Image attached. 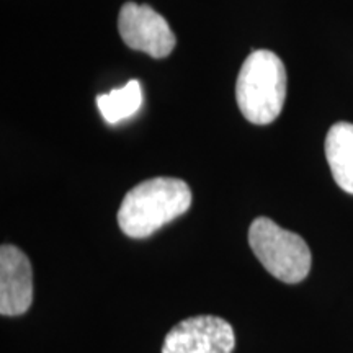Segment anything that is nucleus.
<instances>
[{"label": "nucleus", "instance_id": "obj_1", "mask_svg": "<svg viewBox=\"0 0 353 353\" xmlns=\"http://www.w3.org/2000/svg\"><path fill=\"white\" fill-rule=\"evenodd\" d=\"M190 206L192 190L183 180L156 176L126 193L118 210V224L128 237L144 239L187 213Z\"/></svg>", "mask_w": 353, "mask_h": 353}, {"label": "nucleus", "instance_id": "obj_6", "mask_svg": "<svg viewBox=\"0 0 353 353\" xmlns=\"http://www.w3.org/2000/svg\"><path fill=\"white\" fill-rule=\"evenodd\" d=\"M33 303V270L15 245L0 249V314L21 316Z\"/></svg>", "mask_w": 353, "mask_h": 353}, {"label": "nucleus", "instance_id": "obj_2", "mask_svg": "<svg viewBox=\"0 0 353 353\" xmlns=\"http://www.w3.org/2000/svg\"><path fill=\"white\" fill-rule=\"evenodd\" d=\"M236 99L242 117L254 125H268L281 113L286 99V69L275 52H250L239 70Z\"/></svg>", "mask_w": 353, "mask_h": 353}, {"label": "nucleus", "instance_id": "obj_7", "mask_svg": "<svg viewBox=\"0 0 353 353\" xmlns=\"http://www.w3.org/2000/svg\"><path fill=\"white\" fill-rule=\"evenodd\" d=\"M325 159L335 183L353 195V125L335 123L325 138Z\"/></svg>", "mask_w": 353, "mask_h": 353}, {"label": "nucleus", "instance_id": "obj_5", "mask_svg": "<svg viewBox=\"0 0 353 353\" xmlns=\"http://www.w3.org/2000/svg\"><path fill=\"white\" fill-rule=\"evenodd\" d=\"M236 345L232 325L218 316L188 317L165 335L162 353H231Z\"/></svg>", "mask_w": 353, "mask_h": 353}, {"label": "nucleus", "instance_id": "obj_3", "mask_svg": "<svg viewBox=\"0 0 353 353\" xmlns=\"http://www.w3.org/2000/svg\"><path fill=\"white\" fill-rule=\"evenodd\" d=\"M249 244L265 270L280 281L294 285L311 270V250L299 234L286 231L268 218L250 224Z\"/></svg>", "mask_w": 353, "mask_h": 353}, {"label": "nucleus", "instance_id": "obj_4", "mask_svg": "<svg viewBox=\"0 0 353 353\" xmlns=\"http://www.w3.org/2000/svg\"><path fill=\"white\" fill-rule=\"evenodd\" d=\"M118 30L128 48L156 59L169 56L176 44L175 34L164 17L143 3L128 2L121 7Z\"/></svg>", "mask_w": 353, "mask_h": 353}, {"label": "nucleus", "instance_id": "obj_8", "mask_svg": "<svg viewBox=\"0 0 353 353\" xmlns=\"http://www.w3.org/2000/svg\"><path fill=\"white\" fill-rule=\"evenodd\" d=\"M143 105V90L139 81H130L126 85L113 88L108 94L97 97V107H99L103 120L110 125H117L123 120H128L132 114L138 113Z\"/></svg>", "mask_w": 353, "mask_h": 353}]
</instances>
